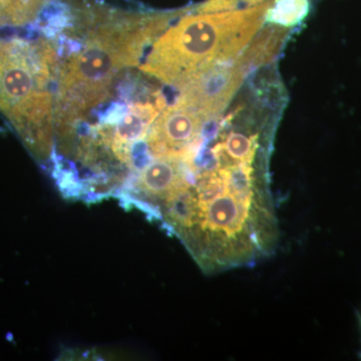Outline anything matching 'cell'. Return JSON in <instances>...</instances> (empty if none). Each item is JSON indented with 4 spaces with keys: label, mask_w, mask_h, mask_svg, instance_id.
Listing matches in <instances>:
<instances>
[{
    "label": "cell",
    "mask_w": 361,
    "mask_h": 361,
    "mask_svg": "<svg viewBox=\"0 0 361 361\" xmlns=\"http://www.w3.org/2000/svg\"><path fill=\"white\" fill-rule=\"evenodd\" d=\"M264 1L266 0H208L195 8L194 11L195 13H205L231 11V9L257 6Z\"/></svg>",
    "instance_id": "9c48e42d"
},
{
    "label": "cell",
    "mask_w": 361,
    "mask_h": 361,
    "mask_svg": "<svg viewBox=\"0 0 361 361\" xmlns=\"http://www.w3.org/2000/svg\"><path fill=\"white\" fill-rule=\"evenodd\" d=\"M56 51L39 39H0V113L35 155L47 158L54 145Z\"/></svg>",
    "instance_id": "3957f363"
},
{
    "label": "cell",
    "mask_w": 361,
    "mask_h": 361,
    "mask_svg": "<svg viewBox=\"0 0 361 361\" xmlns=\"http://www.w3.org/2000/svg\"><path fill=\"white\" fill-rule=\"evenodd\" d=\"M208 118L198 111L175 103L161 111L146 137L152 158L182 161L193 177L204 147Z\"/></svg>",
    "instance_id": "277c9868"
},
{
    "label": "cell",
    "mask_w": 361,
    "mask_h": 361,
    "mask_svg": "<svg viewBox=\"0 0 361 361\" xmlns=\"http://www.w3.org/2000/svg\"><path fill=\"white\" fill-rule=\"evenodd\" d=\"M164 104L165 101L159 97L154 102H137L128 106L123 115L116 116L111 128L103 127L99 130L104 149H108L111 157L123 165L132 166L133 149L146 139Z\"/></svg>",
    "instance_id": "8992f818"
},
{
    "label": "cell",
    "mask_w": 361,
    "mask_h": 361,
    "mask_svg": "<svg viewBox=\"0 0 361 361\" xmlns=\"http://www.w3.org/2000/svg\"><path fill=\"white\" fill-rule=\"evenodd\" d=\"M310 11L308 0H273L265 20L273 25L291 27L300 23Z\"/></svg>",
    "instance_id": "ba28073f"
},
{
    "label": "cell",
    "mask_w": 361,
    "mask_h": 361,
    "mask_svg": "<svg viewBox=\"0 0 361 361\" xmlns=\"http://www.w3.org/2000/svg\"><path fill=\"white\" fill-rule=\"evenodd\" d=\"M51 0H0V25L23 26L33 23Z\"/></svg>",
    "instance_id": "52a82bcc"
},
{
    "label": "cell",
    "mask_w": 361,
    "mask_h": 361,
    "mask_svg": "<svg viewBox=\"0 0 361 361\" xmlns=\"http://www.w3.org/2000/svg\"><path fill=\"white\" fill-rule=\"evenodd\" d=\"M87 35L58 71L54 128L65 135L111 96L126 68L139 65L145 49L169 23L186 11L132 13L108 9H80Z\"/></svg>",
    "instance_id": "6da1fadb"
},
{
    "label": "cell",
    "mask_w": 361,
    "mask_h": 361,
    "mask_svg": "<svg viewBox=\"0 0 361 361\" xmlns=\"http://www.w3.org/2000/svg\"><path fill=\"white\" fill-rule=\"evenodd\" d=\"M248 70L242 56L211 66L180 87L176 103L198 111L212 121L230 103Z\"/></svg>",
    "instance_id": "5b68a950"
},
{
    "label": "cell",
    "mask_w": 361,
    "mask_h": 361,
    "mask_svg": "<svg viewBox=\"0 0 361 361\" xmlns=\"http://www.w3.org/2000/svg\"><path fill=\"white\" fill-rule=\"evenodd\" d=\"M272 2L184 16L152 44L142 73L180 87L211 66L236 58L257 35Z\"/></svg>",
    "instance_id": "7a4b0ae2"
}]
</instances>
